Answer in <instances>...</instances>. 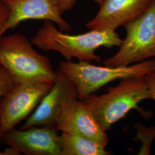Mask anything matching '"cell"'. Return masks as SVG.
I'll use <instances>...</instances> for the list:
<instances>
[{
    "instance_id": "6da1fadb",
    "label": "cell",
    "mask_w": 155,
    "mask_h": 155,
    "mask_svg": "<svg viewBox=\"0 0 155 155\" xmlns=\"http://www.w3.org/2000/svg\"><path fill=\"white\" fill-rule=\"evenodd\" d=\"M33 45L44 51H56L67 61L76 58L79 61L100 63L101 58L95 53L98 48L120 47L122 39L114 30H90L86 33L71 35L58 29L54 23L45 21L31 39Z\"/></svg>"
},
{
    "instance_id": "7a4b0ae2",
    "label": "cell",
    "mask_w": 155,
    "mask_h": 155,
    "mask_svg": "<svg viewBox=\"0 0 155 155\" xmlns=\"http://www.w3.org/2000/svg\"><path fill=\"white\" fill-rule=\"evenodd\" d=\"M144 77L124 79L116 86L108 87L105 93L91 94L81 101L106 132L133 109L149 118L150 114L139 106L143 100L150 99Z\"/></svg>"
},
{
    "instance_id": "3957f363",
    "label": "cell",
    "mask_w": 155,
    "mask_h": 155,
    "mask_svg": "<svg viewBox=\"0 0 155 155\" xmlns=\"http://www.w3.org/2000/svg\"><path fill=\"white\" fill-rule=\"evenodd\" d=\"M21 33L0 37V64L10 73L15 83L39 81L54 83L57 78L50 59L33 48Z\"/></svg>"
},
{
    "instance_id": "277c9868",
    "label": "cell",
    "mask_w": 155,
    "mask_h": 155,
    "mask_svg": "<svg viewBox=\"0 0 155 155\" xmlns=\"http://www.w3.org/2000/svg\"><path fill=\"white\" fill-rule=\"evenodd\" d=\"M155 69V59L127 66H99L89 62L59 61L57 71L75 84L78 99L82 101L111 82L145 77Z\"/></svg>"
},
{
    "instance_id": "5b68a950",
    "label": "cell",
    "mask_w": 155,
    "mask_h": 155,
    "mask_svg": "<svg viewBox=\"0 0 155 155\" xmlns=\"http://www.w3.org/2000/svg\"><path fill=\"white\" fill-rule=\"evenodd\" d=\"M127 36L105 66H127L155 58V0L140 16L124 25Z\"/></svg>"
},
{
    "instance_id": "8992f818",
    "label": "cell",
    "mask_w": 155,
    "mask_h": 155,
    "mask_svg": "<svg viewBox=\"0 0 155 155\" xmlns=\"http://www.w3.org/2000/svg\"><path fill=\"white\" fill-rule=\"evenodd\" d=\"M54 83L29 81L16 83L0 100V139L29 116Z\"/></svg>"
},
{
    "instance_id": "52a82bcc",
    "label": "cell",
    "mask_w": 155,
    "mask_h": 155,
    "mask_svg": "<svg viewBox=\"0 0 155 155\" xmlns=\"http://www.w3.org/2000/svg\"><path fill=\"white\" fill-rule=\"evenodd\" d=\"M58 131L56 127H50L13 129L3 134L0 142L21 155H61Z\"/></svg>"
},
{
    "instance_id": "ba28073f",
    "label": "cell",
    "mask_w": 155,
    "mask_h": 155,
    "mask_svg": "<svg viewBox=\"0 0 155 155\" xmlns=\"http://www.w3.org/2000/svg\"><path fill=\"white\" fill-rule=\"evenodd\" d=\"M10 14L0 31V37L20 23L30 20L50 21L63 32L72 31L71 25L61 17L58 0H4Z\"/></svg>"
},
{
    "instance_id": "9c48e42d",
    "label": "cell",
    "mask_w": 155,
    "mask_h": 155,
    "mask_svg": "<svg viewBox=\"0 0 155 155\" xmlns=\"http://www.w3.org/2000/svg\"><path fill=\"white\" fill-rule=\"evenodd\" d=\"M57 78L53 87L45 95L32 114L21 127L25 129L32 127H55L64 105L71 99L78 98L75 84L56 71Z\"/></svg>"
},
{
    "instance_id": "30bf717a",
    "label": "cell",
    "mask_w": 155,
    "mask_h": 155,
    "mask_svg": "<svg viewBox=\"0 0 155 155\" xmlns=\"http://www.w3.org/2000/svg\"><path fill=\"white\" fill-rule=\"evenodd\" d=\"M55 127L58 131L91 139L106 148L109 142L106 132L78 98L71 99L64 105Z\"/></svg>"
},
{
    "instance_id": "8fae6325",
    "label": "cell",
    "mask_w": 155,
    "mask_h": 155,
    "mask_svg": "<svg viewBox=\"0 0 155 155\" xmlns=\"http://www.w3.org/2000/svg\"><path fill=\"white\" fill-rule=\"evenodd\" d=\"M154 0H104L96 16L86 23L90 30H114L146 11Z\"/></svg>"
},
{
    "instance_id": "7c38bea8",
    "label": "cell",
    "mask_w": 155,
    "mask_h": 155,
    "mask_svg": "<svg viewBox=\"0 0 155 155\" xmlns=\"http://www.w3.org/2000/svg\"><path fill=\"white\" fill-rule=\"evenodd\" d=\"M61 155H109L106 147L91 139L70 133L59 135Z\"/></svg>"
},
{
    "instance_id": "4fadbf2b",
    "label": "cell",
    "mask_w": 155,
    "mask_h": 155,
    "mask_svg": "<svg viewBox=\"0 0 155 155\" xmlns=\"http://www.w3.org/2000/svg\"><path fill=\"white\" fill-rule=\"evenodd\" d=\"M145 80L150 95V99L155 101V69L145 76ZM144 134L150 143L155 138V125L150 128L144 127Z\"/></svg>"
},
{
    "instance_id": "5bb4252c",
    "label": "cell",
    "mask_w": 155,
    "mask_h": 155,
    "mask_svg": "<svg viewBox=\"0 0 155 155\" xmlns=\"http://www.w3.org/2000/svg\"><path fill=\"white\" fill-rule=\"evenodd\" d=\"M15 84L10 73L0 64V100L13 88Z\"/></svg>"
},
{
    "instance_id": "9a60e30c",
    "label": "cell",
    "mask_w": 155,
    "mask_h": 155,
    "mask_svg": "<svg viewBox=\"0 0 155 155\" xmlns=\"http://www.w3.org/2000/svg\"><path fill=\"white\" fill-rule=\"evenodd\" d=\"M100 5L104 0H91ZM76 0H58L59 10L63 15L65 12L70 11L75 4Z\"/></svg>"
},
{
    "instance_id": "2e32d148",
    "label": "cell",
    "mask_w": 155,
    "mask_h": 155,
    "mask_svg": "<svg viewBox=\"0 0 155 155\" xmlns=\"http://www.w3.org/2000/svg\"><path fill=\"white\" fill-rule=\"evenodd\" d=\"M10 9L4 1L0 0V31L10 14Z\"/></svg>"
},
{
    "instance_id": "e0dca14e",
    "label": "cell",
    "mask_w": 155,
    "mask_h": 155,
    "mask_svg": "<svg viewBox=\"0 0 155 155\" xmlns=\"http://www.w3.org/2000/svg\"><path fill=\"white\" fill-rule=\"evenodd\" d=\"M21 155L18 150L9 147L4 151H0V155Z\"/></svg>"
}]
</instances>
